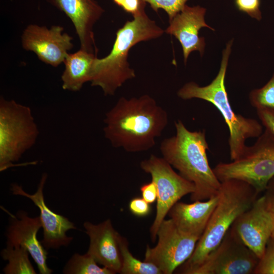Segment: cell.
<instances>
[{
	"instance_id": "cell-28",
	"label": "cell",
	"mask_w": 274,
	"mask_h": 274,
	"mask_svg": "<svg viewBox=\"0 0 274 274\" xmlns=\"http://www.w3.org/2000/svg\"><path fill=\"white\" fill-rule=\"evenodd\" d=\"M257 114L265 129L274 136V110L263 108L256 109Z\"/></svg>"
},
{
	"instance_id": "cell-7",
	"label": "cell",
	"mask_w": 274,
	"mask_h": 274,
	"mask_svg": "<svg viewBox=\"0 0 274 274\" xmlns=\"http://www.w3.org/2000/svg\"><path fill=\"white\" fill-rule=\"evenodd\" d=\"M220 181L235 179L245 182L259 194L266 191L274 177V136L267 129L251 146H246L237 159L220 162L213 169Z\"/></svg>"
},
{
	"instance_id": "cell-18",
	"label": "cell",
	"mask_w": 274,
	"mask_h": 274,
	"mask_svg": "<svg viewBox=\"0 0 274 274\" xmlns=\"http://www.w3.org/2000/svg\"><path fill=\"white\" fill-rule=\"evenodd\" d=\"M218 194L206 200H196L191 203L176 202L168 214L182 232L200 238L217 204Z\"/></svg>"
},
{
	"instance_id": "cell-9",
	"label": "cell",
	"mask_w": 274,
	"mask_h": 274,
	"mask_svg": "<svg viewBox=\"0 0 274 274\" xmlns=\"http://www.w3.org/2000/svg\"><path fill=\"white\" fill-rule=\"evenodd\" d=\"M259 259L230 228L202 262L188 274H253Z\"/></svg>"
},
{
	"instance_id": "cell-17",
	"label": "cell",
	"mask_w": 274,
	"mask_h": 274,
	"mask_svg": "<svg viewBox=\"0 0 274 274\" xmlns=\"http://www.w3.org/2000/svg\"><path fill=\"white\" fill-rule=\"evenodd\" d=\"M83 226L90 239L86 253L98 264L115 273H120L122 267L121 235L114 228L111 220L107 219L98 224L86 221L83 223Z\"/></svg>"
},
{
	"instance_id": "cell-22",
	"label": "cell",
	"mask_w": 274,
	"mask_h": 274,
	"mask_svg": "<svg viewBox=\"0 0 274 274\" xmlns=\"http://www.w3.org/2000/svg\"><path fill=\"white\" fill-rule=\"evenodd\" d=\"M95 259L86 253H75L63 267L64 274H114L107 267H99Z\"/></svg>"
},
{
	"instance_id": "cell-29",
	"label": "cell",
	"mask_w": 274,
	"mask_h": 274,
	"mask_svg": "<svg viewBox=\"0 0 274 274\" xmlns=\"http://www.w3.org/2000/svg\"><path fill=\"white\" fill-rule=\"evenodd\" d=\"M142 198L151 204L157 200L158 192L155 183L151 182L143 184L140 188Z\"/></svg>"
},
{
	"instance_id": "cell-19",
	"label": "cell",
	"mask_w": 274,
	"mask_h": 274,
	"mask_svg": "<svg viewBox=\"0 0 274 274\" xmlns=\"http://www.w3.org/2000/svg\"><path fill=\"white\" fill-rule=\"evenodd\" d=\"M97 55L80 49L68 53L63 62L65 68L61 79L63 90L76 92L90 81L93 63Z\"/></svg>"
},
{
	"instance_id": "cell-3",
	"label": "cell",
	"mask_w": 274,
	"mask_h": 274,
	"mask_svg": "<svg viewBox=\"0 0 274 274\" xmlns=\"http://www.w3.org/2000/svg\"><path fill=\"white\" fill-rule=\"evenodd\" d=\"M145 8L117 30L110 53L101 58L96 57L94 61L90 82L92 86L99 87L105 95H114L127 80L135 77L128 61L131 48L141 42L159 38L164 32L148 16Z\"/></svg>"
},
{
	"instance_id": "cell-20",
	"label": "cell",
	"mask_w": 274,
	"mask_h": 274,
	"mask_svg": "<svg viewBox=\"0 0 274 274\" xmlns=\"http://www.w3.org/2000/svg\"><path fill=\"white\" fill-rule=\"evenodd\" d=\"M29 253L24 247L7 241L6 247L1 252L4 260L8 261L3 271L5 274H36L29 259Z\"/></svg>"
},
{
	"instance_id": "cell-33",
	"label": "cell",
	"mask_w": 274,
	"mask_h": 274,
	"mask_svg": "<svg viewBox=\"0 0 274 274\" xmlns=\"http://www.w3.org/2000/svg\"><path fill=\"white\" fill-rule=\"evenodd\" d=\"M114 3L117 5L118 6L120 7L121 6L124 0H113Z\"/></svg>"
},
{
	"instance_id": "cell-13",
	"label": "cell",
	"mask_w": 274,
	"mask_h": 274,
	"mask_svg": "<svg viewBox=\"0 0 274 274\" xmlns=\"http://www.w3.org/2000/svg\"><path fill=\"white\" fill-rule=\"evenodd\" d=\"M47 177L46 173L42 174L37 191L33 194L26 192L16 183L11 185V191L14 195L28 198L39 208L43 229V237L40 242L46 250L57 249L71 243L73 237L67 236L66 232L76 229V227L68 218L54 213L46 205L43 191Z\"/></svg>"
},
{
	"instance_id": "cell-16",
	"label": "cell",
	"mask_w": 274,
	"mask_h": 274,
	"mask_svg": "<svg viewBox=\"0 0 274 274\" xmlns=\"http://www.w3.org/2000/svg\"><path fill=\"white\" fill-rule=\"evenodd\" d=\"M206 9L200 6L190 7L186 5L184 8L171 20L164 30L167 34L173 35L181 44L186 63L189 54L198 51L202 56L204 51L205 41L199 36V31L202 27L214 28L208 25L204 20Z\"/></svg>"
},
{
	"instance_id": "cell-15",
	"label": "cell",
	"mask_w": 274,
	"mask_h": 274,
	"mask_svg": "<svg viewBox=\"0 0 274 274\" xmlns=\"http://www.w3.org/2000/svg\"><path fill=\"white\" fill-rule=\"evenodd\" d=\"M42 224L40 216L30 217L24 211L11 215L6 230L7 241L27 249L35 261L40 274H51L52 270L47 263L48 253L37 237Z\"/></svg>"
},
{
	"instance_id": "cell-25",
	"label": "cell",
	"mask_w": 274,
	"mask_h": 274,
	"mask_svg": "<svg viewBox=\"0 0 274 274\" xmlns=\"http://www.w3.org/2000/svg\"><path fill=\"white\" fill-rule=\"evenodd\" d=\"M148 3L156 12L159 9L163 10L171 20L185 6L188 0H142Z\"/></svg>"
},
{
	"instance_id": "cell-4",
	"label": "cell",
	"mask_w": 274,
	"mask_h": 274,
	"mask_svg": "<svg viewBox=\"0 0 274 274\" xmlns=\"http://www.w3.org/2000/svg\"><path fill=\"white\" fill-rule=\"evenodd\" d=\"M259 194L245 182L235 179L221 182L217 204L192 254L179 267L181 273L188 274L202 262L220 243L237 218L251 207Z\"/></svg>"
},
{
	"instance_id": "cell-21",
	"label": "cell",
	"mask_w": 274,
	"mask_h": 274,
	"mask_svg": "<svg viewBox=\"0 0 274 274\" xmlns=\"http://www.w3.org/2000/svg\"><path fill=\"white\" fill-rule=\"evenodd\" d=\"M120 249L122 257V274H162L159 268L154 264L141 261L134 257L129 251L127 240L120 237Z\"/></svg>"
},
{
	"instance_id": "cell-6",
	"label": "cell",
	"mask_w": 274,
	"mask_h": 274,
	"mask_svg": "<svg viewBox=\"0 0 274 274\" xmlns=\"http://www.w3.org/2000/svg\"><path fill=\"white\" fill-rule=\"evenodd\" d=\"M39 130L31 109L0 97V171L15 166L36 143Z\"/></svg>"
},
{
	"instance_id": "cell-12",
	"label": "cell",
	"mask_w": 274,
	"mask_h": 274,
	"mask_svg": "<svg viewBox=\"0 0 274 274\" xmlns=\"http://www.w3.org/2000/svg\"><path fill=\"white\" fill-rule=\"evenodd\" d=\"M73 38L59 25L48 28L36 24L28 25L21 36V46L31 51L44 63L56 67L63 63L74 47Z\"/></svg>"
},
{
	"instance_id": "cell-5",
	"label": "cell",
	"mask_w": 274,
	"mask_h": 274,
	"mask_svg": "<svg viewBox=\"0 0 274 274\" xmlns=\"http://www.w3.org/2000/svg\"><path fill=\"white\" fill-rule=\"evenodd\" d=\"M233 40L227 43L222 52L220 68L217 76L206 86L194 82L186 83L177 92L184 100L198 98L212 104L222 114L228 127L230 156L231 160L244 152L247 139L258 138L262 133V126L256 120L236 114L230 104L225 86V78Z\"/></svg>"
},
{
	"instance_id": "cell-24",
	"label": "cell",
	"mask_w": 274,
	"mask_h": 274,
	"mask_svg": "<svg viewBox=\"0 0 274 274\" xmlns=\"http://www.w3.org/2000/svg\"><path fill=\"white\" fill-rule=\"evenodd\" d=\"M253 274H274V238L268 239Z\"/></svg>"
},
{
	"instance_id": "cell-8",
	"label": "cell",
	"mask_w": 274,
	"mask_h": 274,
	"mask_svg": "<svg viewBox=\"0 0 274 274\" xmlns=\"http://www.w3.org/2000/svg\"><path fill=\"white\" fill-rule=\"evenodd\" d=\"M141 168L149 174L158 192L156 216L150 231L154 242L159 226L173 206L182 197L193 193L194 184L177 173L163 157L151 155L140 163Z\"/></svg>"
},
{
	"instance_id": "cell-26",
	"label": "cell",
	"mask_w": 274,
	"mask_h": 274,
	"mask_svg": "<svg viewBox=\"0 0 274 274\" xmlns=\"http://www.w3.org/2000/svg\"><path fill=\"white\" fill-rule=\"evenodd\" d=\"M260 3V0H234L235 6L239 11L259 21L262 18Z\"/></svg>"
},
{
	"instance_id": "cell-10",
	"label": "cell",
	"mask_w": 274,
	"mask_h": 274,
	"mask_svg": "<svg viewBox=\"0 0 274 274\" xmlns=\"http://www.w3.org/2000/svg\"><path fill=\"white\" fill-rule=\"evenodd\" d=\"M156 246L147 245L144 261L151 263L163 274H171L192 254L199 238L180 230L171 219L164 220L157 232Z\"/></svg>"
},
{
	"instance_id": "cell-11",
	"label": "cell",
	"mask_w": 274,
	"mask_h": 274,
	"mask_svg": "<svg viewBox=\"0 0 274 274\" xmlns=\"http://www.w3.org/2000/svg\"><path fill=\"white\" fill-rule=\"evenodd\" d=\"M230 228L260 258L274 229V212L268 194L258 197Z\"/></svg>"
},
{
	"instance_id": "cell-2",
	"label": "cell",
	"mask_w": 274,
	"mask_h": 274,
	"mask_svg": "<svg viewBox=\"0 0 274 274\" xmlns=\"http://www.w3.org/2000/svg\"><path fill=\"white\" fill-rule=\"evenodd\" d=\"M176 134L160 144L162 157L179 172L183 178L193 183L194 192L191 200H205L218 194L221 182L209 165V149L204 130L191 131L183 123L175 121Z\"/></svg>"
},
{
	"instance_id": "cell-32",
	"label": "cell",
	"mask_w": 274,
	"mask_h": 274,
	"mask_svg": "<svg viewBox=\"0 0 274 274\" xmlns=\"http://www.w3.org/2000/svg\"><path fill=\"white\" fill-rule=\"evenodd\" d=\"M266 193L268 195L270 202V204H271V208H272V210H273V211L274 212V195L271 194L270 193H268L267 192H266ZM271 237L274 238V229H273V230L272 231Z\"/></svg>"
},
{
	"instance_id": "cell-23",
	"label": "cell",
	"mask_w": 274,
	"mask_h": 274,
	"mask_svg": "<svg viewBox=\"0 0 274 274\" xmlns=\"http://www.w3.org/2000/svg\"><path fill=\"white\" fill-rule=\"evenodd\" d=\"M249 99L256 109L266 108L274 110V74L264 86L251 91Z\"/></svg>"
},
{
	"instance_id": "cell-1",
	"label": "cell",
	"mask_w": 274,
	"mask_h": 274,
	"mask_svg": "<svg viewBox=\"0 0 274 274\" xmlns=\"http://www.w3.org/2000/svg\"><path fill=\"white\" fill-rule=\"evenodd\" d=\"M105 136L115 148L128 152L149 150L168 123L166 111L148 94L120 97L106 114Z\"/></svg>"
},
{
	"instance_id": "cell-30",
	"label": "cell",
	"mask_w": 274,
	"mask_h": 274,
	"mask_svg": "<svg viewBox=\"0 0 274 274\" xmlns=\"http://www.w3.org/2000/svg\"><path fill=\"white\" fill-rule=\"evenodd\" d=\"M146 4L142 0H124L121 7L125 12L133 16L145 7Z\"/></svg>"
},
{
	"instance_id": "cell-14",
	"label": "cell",
	"mask_w": 274,
	"mask_h": 274,
	"mask_svg": "<svg viewBox=\"0 0 274 274\" xmlns=\"http://www.w3.org/2000/svg\"><path fill=\"white\" fill-rule=\"evenodd\" d=\"M63 12L73 23L80 49L97 55L93 27L105 12L95 0H46Z\"/></svg>"
},
{
	"instance_id": "cell-27",
	"label": "cell",
	"mask_w": 274,
	"mask_h": 274,
	"mask_svg": "<svg viewBox=\"0 0 274 274\" xmlns=\"http://www.w3.org/2000/svg\"><path fill=\"white\" fill-rule=\"evenodd\" d=\"M128 207L133 215L141 217L148 216L151 211L150 204L142 197L133 198L129 201Z\"/></svg>"
},
{
	"instance_id": "cell-31",
	"label": "cell",
	"mask_w": 274,
	"mask_h": 274,
	"mask_svg": "<svg viewBox=\"0 0 274 274\" xmlns=\"http://www.w3.org/2000/svg\"><path fill=\"white\" fill-rule=\"evenodd\" d=\"M266 191L267 192L274 195V177L269 182Z\"/></svg>"
}]
</instances>
